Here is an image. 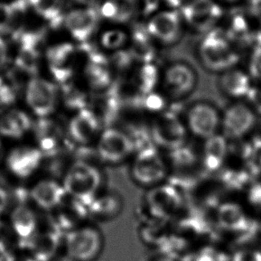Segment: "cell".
Listing matches in <instances>:
<instances>
[{
	"label": "cell",
	"mask_w": 261,
	"mask_h": 261,
	"mask_svg": "<svg viewBox=\"0 0 261 261\" xmlns=\"http://www.w3.org/2000/svg\"><path fill=\"white\" fill-rule=\"evenodd\" d=\"M161 73L153 63L142 64L136 73L135 84L141 94L145 96L155 91L158 84H160Z\"/></svg>",
	"instance_id": "f546056e"
},
{
	"label": "cell",
	"mask_w": 261,
	"mask_h": 261,
	"mask_svg": "<svg viewBox=\"0 0 261 261\" xmlns=\"http://www.w3.org/2000/svg\"><path fill=\"white\" fill-rule=\"evenodd\" d=\"M166 222L148 219L141 225L139 236L142 243L150 247H160L167 242V232Z\"/></svg>",
	"instance_id": "4dcf8cb0"
},
{
	"label": "cell",
	"mask_w": 261,
	"mask_h": 261,
	"mask_svg": "<svg viewBox=\"0 0 261 261\" xmlns=\"http://www.w3.org/2000/svg\"><path fill=\"white\" fill-rule=\"evenodd\" d=\"M43 159V154L36 146L20 145L6 155L4 162L13 176L27 179L40 169Z\"/></svg>",
	"instance_id": "5bb4252c"
},
{
	"label": "cell",
	"mask_w": 261,
	"mask_h": 261,
	"mask_svg": "<svg viewBox=\"0 0 261 261\" xmlns=\"http://www.w3.org/2000/svg\"><path fill=\"white\" fill-rule=\"evenodd\" d=\"M57 93L54 85L43 79L34 78L30 81L26 100L37 116L45 118L54 111Z\"/></svg>",
	"instance_id": "9a60e30c"
},
{
	"label": "cell",
	"mask_w": 261,
	"mask_h": 261,
	"mask_svg": "<svg viewBox=\"0 0 261 261\" xmlns=\"http://www.w3.org/2000/svg\"><path fill=\"white\" fill-rule=\"evenodd\" d=\"M37 145L44 158L54 156L61 149L64 135L61 128L51 120L42 118L35 125Z\"/></svg>",
	"instance_id": "603a6c76"
},
{
	"label": "cell",
	"mask_w": 261,
	"mask_h": 261,
	"mask_svg": "<svg viewBox=\"0 0 261 261\" xmlns=\"http://www.w3.org/2000/svg\"><path fill=\"white\" fill-rule=\"evenodd\" d=\"M63 238L64 236L51 226L43 230L38 229L26 242V250L37 261H50L58 256Z\"/></svg>",
	"instance_id": "2e32d148"
},
{
	"label": "cell",
	"mask_w": 261,
	"mask_h": 261,
	"mask_svg": "<svg viewBox=\"0 0 261 261\" xmlns=\"http://www.w3.org/2000/svg\"><path fill=\"white\" fill-rule=\"evenodd\" d=\"M154 40L144 29L135 30L132 37V46L130 53L134 60L141 64L153 63L156 57V48L154 47Z\"/></svg>",
	"instance_id": "83f0119b"
},
{
	"label": "cell",
	"mask_w": 261,
	"mask_h": 261,
	"mask_svg": "<svg viewBox=\"0 0 261 261\" xmlns=\"http://www.w3.org/2000/svg\"><path fill=\"white\" fill-rule=\"evenodd\" d=\"M221 116L214 105L208 102H197L187 110L185 123L188 133L205 141L220 133Z\"/></svg>",
	"instance_id": "ba28073f"
},
{
	"label": "cell",
	"mask_w": 261,
	"mask_h": 261,
	"mask_svg": "<svg viewBox=\"0 0 261 261\" xmlns=\"http://www.w3.org/2000/svg\"><path fill=\"white\" fill-rule=\"evenodd\" d=\"M188 261H225L220 250L213 247H203L192 254Z\"/></svg>",
	"instance_id": "8d00e7d4"
},
{
	"label": "cell",
	"mask_w": 261,
	"mask_h": 261,
	"mask_svg": "<svg viewBox=\"0 0 261 261\" xmlns=\"http://www.w3.org/2000/svg\"><path fill=\"white\" fill-rule=\"evenodd\" d=\"M150 261H175L173 257L170 256H160V257H155L153 258L152 260Z\"/></svg>",
	"instance_id": "f907efd6"
},
{
	"label": "cell",
	"mask_w": 261,
	"mask_h": 261,
	"mask_svg": "<svg viewBox=\"0 0 261 261\" xmlns=\"http://www.w3.org/2000/svg\"><path fill=\"white\" fill-rule=\"evenodd\" d=\"M184 22L198 32H210L223 17L221 6L215 0H189L181 5Z\"/></svg>",
	"instance_id": "8fae6325"
},
{
	"label": "cell",
	"mask_w": 261,
	"mask_h": 261,
	"mask_svg": "<svg viewBox=\"0 0 261 261\" xmlns=\"http://www.w3.org/2000/svg\"><path fill=\"white\" fill-rule=\"evenodd\" d=\"M33 123L25 113L12 110L0 118V135L9 139L22 138Z\"/></svg>",
	"instance_id": "484cf974"
},
{
	"label": "cell",
	"mask_w": 261,
	"mask_h": 261,
	"mask_svg": "<svg viewBox=\"0 0 261 261\" xmlns=\"http://www.w3.org/2000/svg\"><path fill=\"white\" fill-rule=\"evenodd\" d=\"M135 153V143L129 135L122 130L107 128L98 136L97 154L106 164L119 165Z\"/></svg>",
	"instance_id": "30bf717a"
},
{
	"label": "cell",
	"mask_w": 261,
	"mask_h": 261,
	"mask_svg": "<svg viewBox=\"0 0 261 261\" xmlns=\"http://www.w3.org/2000/svg\"><path fill=\"white\" fill-rule=\"evenodd\" d=\"M9 227L19 241L25 243L39 229L36 215L29 206L17 205L10 215Z\"/></svg>",
	"instance_id": "d4e9b609"
},
{
	"label": "cell",
	"mask_w": 261,
	"mask_h": 261,
	"mask_svg": "<svg viewBox=\"0 0 261 261\" xmlns=\"http://www.w3.org/2000/svg\"><path fill=\"white\" fill-rule=\"evenodd\" d=\"M98 21V13L91 8L73 10L65 19L67 30L75 40L81 42L86 41L91 36Z\"/></svg>",
	"instance_id": "7402d4cb"
},
{
	"label": "cell",
	"mask_w": 261,
	"mask_h": 261,
	"mask_svg": "<svg viewBox=\"0 0 261 261\" xmlns=\"http://www.w3.org/2000/svg\"><path fill=\"white\" fill-rule=\"evenodd\" d=\"M167 2L171 4V6H180L181 4V0H167Z\"/></svg>",
	"instance_id": "f5cc1de1"
},
{
	"label": "cell",
	"mask_w": 261,
	"mask_h": 261,
	"mask_svg": "<svg viewBox=\"0 0 261 261\" xmlns=\"http://www.w3.org/2000/svg\"><path fill=\"white\" fill-rule=\"evenodd\" d=\"M136 8V0H109L103 5L101 14L115 22H125L134 16Z\"/></svg>",
	"instance_id": "f1b7e54d"
},
{
	"label": "cell",
	"mask_w": 261,
	"mask_h": 261,
	"mask_svg": "<svg viewBox=\"0 0 261 261\" xmlns=\"http://www.w3.org/2000/svg\"><path fill=\"white\" fill-rule=\"evenodd\" d=\"M9 205V194L8 191L0 186V217L4 214Z\"/></svg>",
	"instance_id": "f6af8a7d"
},
{
	"label": "cell",
	"mask_w": 261,
	"mask_h": 261,
	"mask_svg": "<svg viewBox=\"0 0 261 261\" xmlns=\"http://www.w3.org/2000/svg\"><path fill=\"white\" fill-rule=\"evenodd\" d=\"M61 182L67 195L88 207L100 192L101 173L93 164L80 160L68 167Z\"/></svg>",
	"instance_id": "3957f363"
},
{
	"label": "cell",
	"mask_w": 261,
	"mask_h": 261,
	"mask_svg": "<svg viewBox=\"0 0 261 261\" xmlns=\"http://www.w3.org/2000/svg\"><path fill=\"white\" fill-rule=\"evenodd\" d=\"M101 126V123L92 111L82 109L71 120L68 134L71 140L76 144L87 146L97 139Z\"/></svg>",
	"instance_id": "d6986e66"
},
{
	"label": "cell",
	"mask_w": 261,
	"mask_h": 261,
	"mask_svg": "<svg viewBox=\"0 0 261 261\" xmlns=\"http://www.w3.org/2000/svg\"><path fill=\"white\" fill-rule=\"evenodd\" d=\"M259 227H260V229H261V223H260V225H259Z\"/></svg>",
	"instance_id": "11a10c76"
},
{
	"label": "cell",
	"mask_w": 261,
	"mask_h": 261,
	"mask_svg": "<svg viewBox=\"0 0 261 261\" xmlns=\"http://www.w3.org/2000/svg\"><path fill=\"white\" fill-rule=\"evenodd\" d=\"M8 58V47L4 40L0 38V67H2Z\"/></svg>",
	"instance_id": "bcb514c9"
},
{
	"label": "cell",
	"mask_w": 261,
	"mask_h": 261,
	"mask_svg": "<svg viewBox=\"0 0 261 261\" xmlns=\"http://www.w3.org/2000/svg\"><path fill=\"white\" fill-rule=\"evenodd\" d=\"M247 98L249 99L250 105L254 109L256 114L261 116V87L252 88Z\"/></svg>",
	"instance_id": "7bdbcfd3"
},
{
	"label": "cell",
	"mask_w": 261,
	"mask_h": 261,
	"mask_svg": "<svg viewBox=\"0 0 261 261\" xmlns=\"http://www.w3.org/2000/svg\"><path fill=\"white\" fill-rule=\"evenodd\" d=\"M248 12L254 17L261 19V0H248L247 3Z\"/></svg>",
	"instance_id": "ee69618b"
},
{
	"label": "cell",
	"mask_w": 261,
	"mask_h": 261,
	"mask_svg": "<svg viewBox=\"0 0 261 261\" xmlns=\"http://www.w3.org/2000/svg\"><path fill=\"white\" fill-rule=\"evenodd\" d=\"M104 245L102 232L93 225H84L67 232L63 238L65 254L74 261H93Z\"/></svg>",
	"instance_id": "5b68a950"
},
{
	"label": "cell",
	"mask_w": 261,
	"mask_h": 261,
	"mask_svg": "<svg viewBox=\"0 0 261 261\" xmlns=\"http://www.w3.org/2000/svg\"><path fill=\"white\" fill-rule=\"evenodd\" d=\"M224 30L225 35L234 45H247L255 41V32L252 31L249 20L241 13H234L227 21Z\"/></svg>",
	"instance_id": "4316f807"
},
{
	"label": "cell",
	"mask_w": 261,
	"mask_h": 261,
	"mask_svg": "<svg viewBox=\"0 0 261 261\" xmlns=\"http://www.w3.org/2000/svg\"><path fill=\"white\" fill-rule=\"evenodd\" d=\"M199 58L206 69L222 73L237 66L240 55L224 30L214 28L200 40Z\"/></svg>",
	"instance_id": "6da1fadb"
},
{
	"label": "cell",
	"mask_w": 261,
	"mask_h": 261,
	"mask_svg": "<svg viewBox=\"0 0 261 261\" xmlns=\"http://www.w3.org/2000/svg\"><path fill=\"white\" fill-rule=\"evenodd\" d=\"M182 205L181 192L174 185L163 182L148 189L144 206L149 219L166 222L180 211Z\"/></svg>",
	"instance_id": "8992f818"
},
{
	"label": "cell",
	"mask_w": 261,
	"mask_h": 261,
	"mask_svg": "<svg viewBox=\"0 0 261 261\" xmlns=\"http://www.w3.org/2000/svg\"><path fill=\"white\" fill-rule=\"evenodd\" d=\"M241 160L251 174L261 173V137L250 140L243 146Z\"/></svg>",
	"instance_id": "1f68e13d"
},
{
	"label": "cell",
	"mask_w": 261,
	"mask_h": 261,
	"mask_svg": "<svg viewBox=\"0 0 261 261\" xmlns=\"http://www.w3.org/2000/svg\"><path fill=\"white\" fill-rule=\"evenodd\" d=\"M5 151L3 145H2V142H0V163H2L5 160Z\"/></svg>",
	"instance_id": "816d5d0a"
},
{
	"label": "cell",
	"mask_w": 261,
	"mask_h": 261,
	"mask_svg": "<svg viewBox=\"0 0 261 261\" xmlns=\"http://www.w3.org/2000/svg\"><path fill=\"white\" fill-rule=\"evenodd\" d=\"M229 143L220 133L204 141L201 154L199 156L204 170L215 173L223 169L228 159Z\"/></svg>",
	"instance_id": "e0dca14e"
},
{
	"label": "cell",
	"mask_w": 261,
	"mask_h": 261,
	"mask_svg": "<svg viewBox=\"0 0 261 261\" xmlns=\"http://www.w3.org/2000/svg\"><path fill=\"white\" fill-rule=\"evenodd\" d=\"M48 213L51 227L63 236L85 225V220L90 218L87 206L67 194L61 203Z\"/></svg>",
	"instance_id": "4fadbf2b"
},
{
	"label": "cell",
	"mask_w": 261,
	"mask_h": 261,
	"mask_svg": "<svg viewBox=\"0 0 261 261\" xmlns=\"http://www.w3.org/2000/svg\"><path fill=\"white\" fill-rule=\"evenodd\" d=\"M260 137H261V136H260Z\"/></svg>",
	"instance_id": "9f6ffc18"
},
{
	"label": "cell",
	"mask_w": 261,
	"mask_h": 261,
	"mask_svg": "<svg viewBox=\"0 0 261 261\" xmlns=\"http://www.w3.org/2000/svg\"><path fill=\"white\" fill-rule=\"evenodd\" d=\"M216 220L222 229L233 233L243 232L250 225L249 216L245 208L232 201H226L218 206Z\"/></svg>",
	"instance_id": "44dd1931"
},
{
	"label": "cell",
	"mask_w": 261,
	"mask_h": 261,
	"mask_svg": "<svg viewBox=\"0 0 261 261\" xmlns=\"http://www.w3.org/2000/svg\"><path fill=\"white\" fill-rule=\"evenodd\" d=\"M198 83L197 73L186 62L172 63L164 70L160 77L165 94L168 98L179 100L192 94Z\"/></svg>",
	"instance_id": "9c48e42d"
},
{
	"label": "cell",
	"mask_w": 261,
	"mask_h": 261,
	"mask_svg": "<svg viewBox=\"0 0 261 261\" xmlns=\"http://www.w3.org/2000/svg\"><path fill=\"white\" fill-rule=\"evenodd\" d=\"M126 34L119 31V30H113L106 32L102 35L101 42L104 47L109 49H115L123 46L126 42Z\"/></svg>",
	"instance_id": "e575fe53"
},
{
	"label": "cell",
	"mask_w": 261,
	"mask_h": 261,
	"mask_svg": "<svg viewBox=\"0 0 261 261\" xmlns=\"http://www.w3.org/2000/svg\"><path fill=\"white\" fill-rule=\"evenodd\" d=\"M165 98L162 95L156 93V91L150 92L144 96L143 107L149 112L156 113V115L165 111Z\"/></svg>",
	"instance_id": "74e56055"
},
{
	"label": "cell",
	"mask_w": 261,
	"mask_h": 261,
	"mask_svg": "<svg viewBox=\"0 0 261 261\" xmlns=\"http://www.w3.org/2000/svg\"><path fill=\"white\" fill-rule=\"evenodd\" d=\"M249 74L261 83V46L257 45L253 49L249 62Z\"/></svg>",
	"instance_id": "ab89813d"
},
{
	"label": "cell",
	"mask_w": 261,
	"mask_h": 261,
	"mask_svg": "<svg viewBox=\"0 0 261 261\" xmlns=\"http://www.w3.org/2000/svg\"><path fill=\"white\" fill-rule=\"evenodd\" d=\"M123 200L118 192H99L88 206L90 217L100 222H108L117 218L123 211Z\"/></svg>",
	"instance_id": "ffe728a7"
},
{
	"label": "cell",
	"mask_w": 261,
	"mask_h": 261,
	"mask_svg": "<svg viewBox=\"0 0 261 261\" xmlns=\"http://www.w3.org/2000/svg\"><path fill=\"white\" fill-rule=\"evenodd\" d=\"M170 174L167 158L150 144L135 151L130 165V175L136 185L152 188L166 181Z\"/></svg>",
	"instance_id": "7a4b0ae2"
},
{
	"label": "cell",
	"mask_w": 261,
	"mask_h": 261,
	"mask_svg": "<svg viewBox=\"0 0 261 261\" xmlns=\"http://www.w3.org/2000/svg\"><path fill=\"white\" fill-rule=\"evenodd\" d=\"M257 114L243 102H236L227 107L221 116L220 134L229 142H241L256 128Z\"/></svg>",
	"instance_id": "52a82bcc"
},
{
	"label": "cell",
	"mask_w": 261,
	"mask_h": 261,
	"mask_svg": "<svg viewBox=\"0 0 261 261\" xmlns=\"http://www.w3.org/2000/svg\"><path fill=\"white\" fill-rule=\"evenodd\" d=\"M184 23L180 12L175 9L163 10L149 17L145 29L155 42L169 46L180 40Z\"/></svg>",
	"instance_id": "7c38bea8"
},
{
	"label": "cell",
	"mask_w": 261,
	"mask_h": 261,
	"mask_svg": "<svg viewBox=\"0 0 261 261\" xmlns=\"http://www.w3.org/2000/svg\"><path fill=\"white\" fill-rule=\"evenodd\" d=\"M104 63L90 62L86 69L88 79L95 89H104L111 84V77L104 67Z\"/></svg>",
	"instance_id": "d6a6232c"
},
{
	"label": "cell",
	"mask_w": 261,
	"mask_h": 261,
	"mask_svg": "<svg viewBox=\"0 0 261 261\" xmlns=\"http://www.w3.org/2000/svg\"><path fill=\"white\" fill-rule=\"evenodd\" d=\"M223 1H225L226 3H230V4H234V3H237L241 0H223Z\"/></svg>",
	"instance_id": "db71d44e"
},
{
	"label": "cell",
	"mask_w": 261,
	"mask_h": 261,
	"mask_svg": "<svg viewBox=\"0 0 261 261\" xmlns=\"http://www.w3.org/2000/svg\"><path fill=\"white\" fill-rule=\"evenodd\" d=\"M29 195L36 206L49 212L61 203L66 196V192L62 182L52 178H47L41 179L33 185L30 190Z\"/></svg>",
	"instance_id": "ac0fdd59"
},
{
	"label": "cell",
	"mask_w": 261,
	"mask_h": 261,
	"mask_svg": "<svg viewBox=\"0 0 261 261\" xmlns=\"http://www.w3.org/2000/svg\"><path fill=\"white\" fill-rule=\"evenodd\" d=\"M229 261H261V251L251 248L239 249L232 254Z\"/></svg>",
	"instance_id": "60d3db41"
},
{
	"label": "cell",
	"mask_w": 261,
	"mask_h": 261,
	"mask_svg": "<svg viewBox=\"0 0 261 261\" xmlns=\"http://www.w3.org/2000/svg\"><path fill=\"white\" fill-rule=\"evenodd\" d=\"M133 60H134V58L132 57L130 52L120 51L115 54L112 62L118 69L124 70L127 69L130 66Z\"/></svg>",
	"instance_id": "b9f144b4"
},
{
	"label": "cell",
	"mask_w": 261,
	"mask_h": 261,
	"mask_svg": "<svg viewBox=\"0 0 261 261\" xmlns=\"http://www.w3.org/2000/svg\"><path fill=\"white\" fill-rule=\"evenodd\" d=\"M65 100L66 104L72 109H84L86 104V98L84 93L74 90L69 86V84H65Z\"/></svg>",
	"instance_id": "f35d334b"
},
{
	"label": "cell",
	"mask_w": 261,
	"mask_h": 261,
	"mask_svg": "<svg viewBox=\"0 0 261 261\" xmlns=\"http://www.w3.org/2000/svg\"><path fill=\"white\" fill-rule=\"evenodd\" d=\"M50 261H74L73 259H72L71 257H68L66 254L65 255H58V256H56V257L53 258V259H51Z\"/></svg>",
	"instance_id": "681fc988"
},
{
	"label": "cell",
	"mask_w": 261,
	"mask_h": 261,
	"mask_svg": "<svg viewBox=\"0 0 261 261\" xmlns=\"http://www.w3.org/2000/svg\"><path fill=\"white\" fill-rule=\"evenodd\" d=\"M259 21H260V22H259L258 27L255 32V42H257V45L261 46V19Z\"/></svg>",
	"instance_id": "c3c4849f"
},
{
	"label": "cell",
	"mask_w": 261,
	"mask_h": 261,
	"mask_svg": "<svg viewBox=\"0 0 261 261\" xmlns=\"http://www.w3.org/2000/svg\"><path fill=\"white\" fill-rule=\"evenodd\" d=\"M15 29V11L11 5L0 4V33H8Z\"/></svg>",
	"instance_id": "836d02e7"
},
{
	"label": "cell",
	"mask_w": 261,
	"mask_h": 261,
	"mask_svg": "<svg viewBox=\"0 0 261 261\" xmlns=\"http://www.w3.org/2000/svg\"><path fill=\"white\" fill-rule=\"evenodd\" d=\"M250 74L237 67L227 70L220 73L219 86L226 96L234 99L248 98L250 91L252 90V84Z\"/></svg>",
	"instance_id": "cb8c5ba5"
},
{
	"label": "cell",
	"mask_w": 261,
	"mask_h": 261,
	"mask_svg": "<svg viewBox=\"0 0 261 261\" xmlns=\"http://www.w3.org/2000/svg\"><path fill=\"white\" fill-rule=\"evenodd\" d=\"M246 200L251 208L261 213V180L251 181L247 187Z\"/></svg>",
	"instance_id": "d590c367"
},
{
	"label": "cell",
	"mask_w": 261,
	"mask_h": 261,
	"mask_svg": "<svg viewBox=\"0 0 261 261\" xmlns=\"http://www.w3.org/2000/svg\"><path fill=\"white\" fill-rule=\"evenodd\" d=\"M188 134L185 121L172 111H163L156 115L149 129L153 145L167 152L185 146Z\"/></svg>",
	"instance_id": "277c9868"
},
{
	"label": "cell",
	"mask_w": 261,
	"mask_h": 261,
	"mask_svg": "<svg viewBox=\"0 0 261 261\" xmlns=\"http://www.w3.org/2000/svg\"><path fill=\"white\" fill-rule=\"evenodd\" d=\"M12 261H37L34 257H32L29 253L26 254L25 256H19L13 258Z\"/></svg>",
	"instance_id": "7dc6e473"
}]
</instances>
